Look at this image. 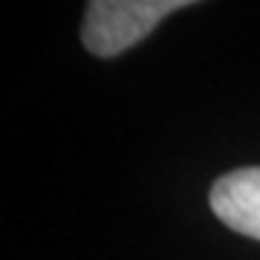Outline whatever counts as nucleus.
Listing matches in <instances>:
<instances>
[{"label":"nucleus","mask_w":260,"mask_h":260,"mask_svg":"<svg viewBox=\"0 0 260 260\" xmlns=\"http://www.w3.org/2000/svg\"><path fill=\"white\" fill-rule=\"evenodd\" d=\"M191 6L188 0H93L87 3L81 41L99 58H113L136 47L171 12Z\"/></svg>","instance_id":"nucleus-1"},{"label":"nucleus","mask_w":260,"mask_h":260,"mask_svg":"<svg viewBox=\"0 0 260 260\" xmlns=\"http://www.w3.org/2000/svg\"><path fill=\"white\" fill-rule=\"evenodd\" d=\"M211 211L232 232L260 240V168H237L211 185Z\"/></svg>","instance_id":"nucleus-2"}]
</instances>
